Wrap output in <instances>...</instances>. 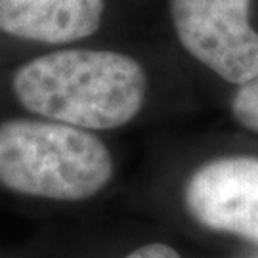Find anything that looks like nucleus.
<instances>
[{"label": "nucleus", "instance_id": "f257e3e1", "mask_svg": "<svg viewBox=\"0 0 258 258\" xmlns=\"http://www.w3.org/2000/svg\"><path fill=\"white\" fill-rule=\"evenodd\" d=\"M12 88L31 113L77 128L109 130L144 107L148 75L126 54L111 50H57L14 73Z\"/></svg>", "mask_w": 258, "mask_h": 258}, {"label": "nucleus", "instance_id": "f03ea898", "mask_svg": "<svg viewBox=\"0 0 258 258\" xmlns=\"http://www.w3.org/2000/svg\"><path fill=\"white\" fill-rule=\"evenodd\" d=\"M113 176L102 140L57 120L10 119L0 124V184L27 197L84 201Z\"/></svg>", "mask_w": 258, "mask_h": 258}, {"label": "nucleus", "instance_id": "7ed1b4c3", "mask_svg": "<svg viewBox=\"0 0 258 258\" xmlns=\"http://www.w3.org/2000/svg\"><path fill=\"white\" fill-rule=\"evenodd\" d=\"M250 0H170L182 46L224 81L243 84L258 75V33Z\"/></svg>", "mask_w": 258, "mask_h": 258}, {"label": "nucleus", "instance_id": "20e7f679", "mask_svg": "<svg viewBox=\"0 0 258 258\" xmlns=\"http://www.w3.org/2000/svg\"><path fill=\"white\" fill-rule=\"evenodd\" d=\"M201 226L258 243V157H220L199 166L184 189Z\"/></svg>", "mask_w": 258, "mask_h": 258}, {"label": "nucleus", "instance_id": "39448f33", "mask_svg": "<svg viewBox=\"0 0 258 258\" xmlns=\"http://www.w3.org/2000/svg\"><path fill=\"white\" fill-rule=\"evenodd\" d=\"M103 0H0V33L40 44H67L94 35Z\"/></svg>", "mask_w": 258, "mask_h": 258}, {"label": "nucleus", "instance_id": "423d86ee", "mask_svg": "<svg viewBox=\"0 0 258 258\" xmlns=\"http://www.w3.org/2000/svg\"><path fill=\"white\" fill-rule=\"evenodd\" d=\"M231 111L241 126L258 132V75L239 86L231 100Z\"/></svg>", "mask_w": 258, "mask_h": 258}, {"label": "nucleus", "instance_id": "0eeeda50", "mask_svg": "<svg viewBox=\"0 0 258 258\" xmlns=\"http://www.w3.org/2000/svg\"><path fill=\"white\" fill-rule=\"evenodd\" d=\"M124 258H182V256L172 247L165 245V243H151V245H144L140 249L132 250Z\"/></svg>", "mask_w": 258, "mask_h": 258}]
</instances>
